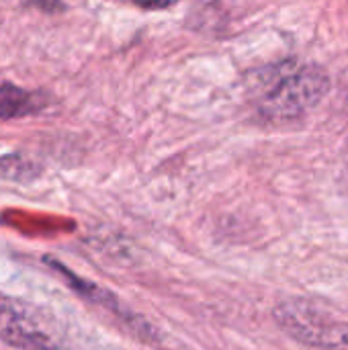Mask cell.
<instances>
[{
    "label": "cell",
    "instance_id": "cell-1",
    "mask_svg": "<svg viewBox=\"0 0 348 350\" xmlns=\"http://www.w3.org/2000/svg\"><path fill=\"white\" fill-rule=\"evenodd\" d=\"M330 74L318 64L285 62L265 68L252 82L256 111L269 121H289L306 115L326 98Z\"/></svg>",
    "mask_w": 348,
    "mask_h": 350
},
{
    "label": "cell",
    "instance_id": "cell-2",
    "mask_svg": "<svg viewBox=\"0 0 348 350\" xmlns=\"http://www.w3.org/2000/svg\"><path fill=\"white\" fill-rule=\"evenodd\" d=\"M275 322L293 340L322 350H348V316L314 297H289L275 306Z\"/></svg>",
    "mask_w": 348,
    "mask_h": 350
},
{
    "label": "cell",
    "instance_id": "cell-3",
    "mask_svg": "<svg viewBox=\"0 0 348 350\" xmlns=\"http://www.w3.org/2000/svg\"><path fill=\"white\" fill-rule=\"evenodd\" d=\"M0 338L18 350H51L55 347L49 322L33 306L0 295Z\"/></svg>",
    "mask_w": 348,
    "mask_h": 350
},
{
    "label": "cell",
    "instance_id": "cell-4",
    "mask_svg": "<svg viewBox=\"0 0 348 350\" xmlns=\"http://www.w3.org/2000/svg\"><path fill=\"white\" fill-rule=\"evenodd\" d=\"M35 109V96L14 84H0V119L23 117Z\"/></svg>",
    "mask_w": 348,
    "mask_h": 350
}]
</instances>
